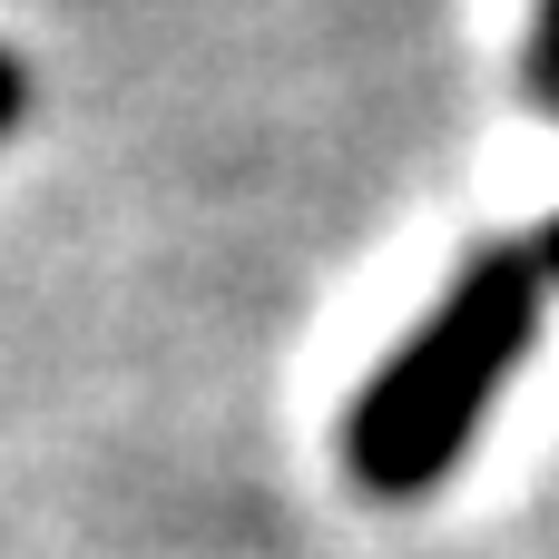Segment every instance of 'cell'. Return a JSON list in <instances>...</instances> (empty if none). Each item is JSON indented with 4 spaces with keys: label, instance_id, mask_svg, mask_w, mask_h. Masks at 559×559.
Returning a JSON list of instances; mask_svg holds the SVG:
<instances>
[{
    "label": "cell",
    "instance_id": "obj_1",
    "mask_svg": "<svg viewBox=\"0 0 559 559\" xmlns=\"http://www.w3.org/2000/svg\"><path fill=\"white\" fill-rule=\"evenodd\" d=\"M540 295H550V275H540L531 236L462 255V275L442 285V305L354 393L344 462H354V481L373 501H423V491H442L462 472V452L481 442L501 383L521 373V354L540 334Z\"/></svg>",
    "mask_w": 559,
    "mask_h": 559
},
{
    "label": "cell",
    "instance_id": "obj_2",
    "mask_svg": "<svg viewBox=\"0 0 559 559\" xmlns=\"http://www.w3.org/2000/svg\"><path fill=\"white\" fill-rule=\"evenodd\" d=\"M540 118H559V0H531V59H521Z\"/></svg>",
    "mask_w": 559,
    "mask_h": 559
},
{
    "label": "cell",
    "instance_id": "obj_3",
    "mask_svg": "<svg viewBox=\"0 0 559 559\" xmlns=\"http://www.w3.org/2000/svg\"><path fill=\"white\" fill-rule=\"evenodd\" d=\"M20 108H29V69H20V59L0 49V138L20 128Z\"/></svg>",
    "mask_w": 559,
    "mask_h": 559
},
{
    "label": "cell",
    "instance_id": "obj_4",
    "mask_svg": "<svg viewBox=\"0 0 559 559\" xmlns=\"http://www.w3.org/2000/svg\"><path fill=\"white\" fill-rule=\"evenodd\" d=\"M531 255H540V275H550V285H559V216H550V226H540V236H531Z\"/></svg>",
    "mask_w": 559,
    "mask_h": 559
}]
</instances>
